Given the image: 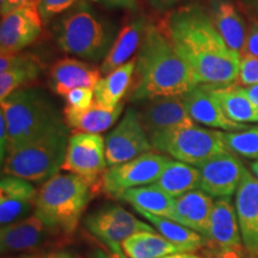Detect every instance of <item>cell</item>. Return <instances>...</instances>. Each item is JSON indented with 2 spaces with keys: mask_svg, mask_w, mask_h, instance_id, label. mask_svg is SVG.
Returning a JSON list of instances; mask_svg holds the SVG:
<instances>
[{
  "mask_svg": "<svg viewBox=\"0 0 258 258\" xmlns=\"http://www.w3.org/2000/svg\"><path fill=\"white\" fill-rule=\"evenodd\" d=\"M243 245L235 206L231 198L215 200L213 205L205 246L209 250L230 249Z\"/></svg>",
  "mask_w": 258,
  "mask_h": 258,
  "instance_id": "obj_17",
  "label": "cell"
},
{
  "mask_svg": "<svg viewBox=\"0 0 258 258\" xmlns=\"http://www.w3.org/2000/svg\"><path fill=\"white\" fill-rule=\"evenodd\" d=\"M150 140L153 150L194 166L228 152L224 143V132L200 127L195 122L170 129Z\"/></svg>",
  "mask_w": 258,
  "mask_h": 258,
  "instance_id": "obj_7",
  "label": "cell"
},
{
  "mask_svg": "<svg viewBox=\"0 0 258 258\" xmlns=\"http://www.w3.org/2000/svg\"><path fill=\"white\" fill-rule=\"evenodd\" d=\"M137 70V57L105 74L96 84L95 103L106 109H114L122 103L127 95Z\"/></svg>",
  "mask_w": 258,
  "mask_h": 258,
  "instance_id": "obj_26",
  "label": "cell"
},
{
  "mask_svg": "<svg viewBox=\"0 0 258 258\" xmlns=\"http://www.w3.org/2000/svg\"><path fill=\"white\" fill-rule=\"evenodd\" d=\"M67 108L77 111H84L91 108L95 103V91L91 88H78L64 96Z\"/></svg>",
  "mask_w": 258,
  "mask_h": 258,
  "instance_id": "obj_33",
  "label": "cell"
},
{
  "mask_svg": "<svg viewBox=\"0 0 258 258\" xmlns=\"http://www.w3.org/2000/svg\"><path fill=\"white\" fill-rule=\"evenodd\" d=\"M234 206L243 244L258 257V179L247 170L235 191Z\"/></svg>",
  "mask_w": 258,
  "mask_h": 258,
  "instance_id": "obj_19",
  "label": "cell"
},
{
  "mask_svg": "<svg viewBox=\"0 0 258 258\" xmlns=\"http://www.w3.org/2000/svg\"><path fill=\"white\" fill-rule=\"evenodd\" d=\"M124 104L121 103L114 109H106L93 103L91 108L84 111H77L64 106L63 117L66 125L73 133L99 134L112 127L122 115Z\"/></svg>",
  "mask_w": 258,
  "mask_h": 258,
  "instance_id": "obj_25",
  "label": "cell"
},
{
  "mask_svg": "<svg viewBox=\"0 0 258 258\" xmlns=\"http://www.w3.org/2000/svg\"><path fill=\"white\" fill-rule=\"evenodd\" d=\"M138 213L143 215L144 219H146L164 238L172 243L186 245V246L192 247L195 251H199L205 246V237L198 232L190 230L169 218L159 217V215H154L143 211H138Z\"/></svg>",
  "mask_w": 258,
  "mask_h": 258,
  "instance_id": "obj_31",
  "label": "cell"
},
{
  "mask_svg": "<svg viewBox=\"0 0 258 258\" xmlns=\"http://www.w3.org/2000/svg\"><path fill=\"white\" fill-rule=\"evenodd\" d=\"M245 95L250 98V101L258 108V84L251 86H240Z\"/></svg>",
  "mask_w": 258,
  "mask_h": 258,
  "instance_id": "obj_43",
  "label": "cell"
},
{
  "mask_svg": "<svg viewBox=\"0 0 258 258\" xmlns=\"http://www.w3.org/2000/svg\"><path fill=\"white\" fill-rule=\"evenodd\" d=\"M254 5H256V10H257V14H258V0H254Z\"/></svg>",
  "mask_w": 258,
  "mask_h": 258,
  "instance_id": "obj_48",
  "label": "cell"
},
{
  "mask_svg": "<svg viewBox=\"0 0 258 258\" xmlns=\"http://www.w3.org/2000/svg\"><path fill=\"white\" fill-rule=\"evenodd\" d=\"M84 226L96 239L106 247L120 252V243L139 232H156L153 226L139 220L117 205H106L90 213L84 220Z\"/></svg>",
  "mask_w": 258,
  "mask_h": 258,
  "instance_id": "obj_10",
  "label": "cell"
},
{
  "mask_svg": "<svg viewBox=\"0 0 258 258\" xmlns=\"http://www.w3.org/2000/svg\"><path fill=\"white\" fill-rule=\"evenodd\" d=\"M156 184L173 199L200 188V170L182 161H171Z\"/></svg>",
  "mask_w": 258,
  "mask_h": 258,
  "instance_id": "obj_30",
  "label": "cell"
},
{
  "mask_svg": "<svg viewBox=\"0 0 258 258\" xmlns=\"http://www.w3.org/2000/svg\"><path fill=\"white\" fill-rule=\"evenodd\" d=\"M102 3L109 9L134 10L138 9V0H102Z\"/></svg>",
  "mask_w": 258,
  "mask_h": 258,
  "instance_id": "obj_40",
  "label": "cell"
},
{
  "mask_svg": "<svg viewBox=\"0 0 258 258\" xmlns=\"http://www.w3.org/2000/svg\"><path fill=\"white\" fill-rule=\"evenodd\" d=\"M209 17L227 46L241 55L247 28L233 0H211Z\"/></svg>",
  "mask_w": 258,
  "mask_h": 258,
  "instance_id": "obj_22",
  "label": "cell"
},
{
  "mask_svg": "<svg viewBox=\"0 0 258 258\" xmlns=\"http://www.w3.org/2000/svg\"><path fill=\"white\" fill-rule=\"evenodd\" d=\"M141 103L138 112L150 139L179 125L194 123L179 96L159 97Z\"/></svg>",
  "mask_w": 258,
  "mask_h": 258,
  "instance_id": "obj_15",
  "label": "cell"
},
{
  "mask_svg": "<svg viewBox=\"0 0 258 258\" xmlns=\"http://www.w3.org/2000/svg\"><path fill=\"white\" fill-rule=\"evenodd\" d=\"M258 84V57L244 56L240 60L237 86H251Z\"/></svg>",
  "mask_w": 258,
  "mask_h": 258,
  "instance_id": "obj_35",
  "label": "cell"
},
{
  "mask_svg": "<svg viewBox=\"0 0 258 258\" xmlns=\"http://www.w3.org/2000/svg\"><path fill=\"white\" fill-rule=\"evenodd\" d=\"M59 47L88 61H103L115 41L116 29L99 16L86 0H80L61 16L55 25Z\"/></svg>",
  "mask_w": 258,
  "mask_h": 258,
  "instance_id": "obj_5",
  "label": "cell"
},
{
  "mask_svg": "<svg viewBox=\"0 0 258 258\" xmlns=\"http://www.w3.org/2000/svg\"><path fill=\"white\" fill-rule=\"evenodd\" d=\"M161 258H203V257L201 254H196L194 252H179V253L169 254V256L161 257Z\"/></svg>",
  "mask_w": 258,
  "mask_h": 258,
  "instance_id": "obj_45",
  "label": "cell"
},
{
  "mask_svg": "<svg viewBox=\"0 0 258 258\" xmlns=\"http://www.w3.org/2000/svg\"><path fill=\"white\" fill-rule=\"evenodd\" d=\"M166 32L199 85L226 88L237 84L241 57L227 46L202 8L188 5L173 11Z\"/></svg>",
  "mask_w": 258,
  "mask_h": 258,
  "instance_id": "obj_1",
  "label": "cell"
},
{
  "mask_svg": "<svg viewBox=\"0 0 258 258\" xmlns=\"http://www.w3.org/2000/svg\"><path fill=\"white\" fill-rule=\"evenodd\" d=\"M97 195L90 183L74 173H56L37 192L34 214L54 233L70 241L84 211Z\"/></svg>",
  "mask_w": 258,
  "mask_h": 258,
  "instance_id": "obj_3",
  "label": "cell"
},
{
  "mask_svg": "<svg viewBox=\"0 0 258 258\" xmlns=\"http://www.w3.org/2000/svg\"><path fill=\"white\" fill-rule=\"evenodd\" d=\"M213 205L214 202L211 196L202 190H192L175 199L169 219L205 237L208 231Z\"/></svg>",
  "mask_w": 258,
  "mask_h": 258,
  "instance_id": "obj_21",
  "label": "cell"
},
{
  "mask_svg": "<svg viewBox=\"0 0 258 258\" xmlns=\"http://www.w3.org/2000/svg\"><path fill=\"white\" fill-rule=\"evenodd\" d=\"M106 169L105 140L101 134L71 135L61 170L83 177L98 194L102 192V177Z\"/></svg>",
  "mask_w": 258,
  "mask_h": 258,
  "instance_id": "obj_9",
  "label": "cell"
},
{
  "mask_svg": "<svg viewBox=\"0 0 258 258\" xmlns=\"http://www.w3.org/2000/svg\"><path fill=\"white\" fill-rule=\"evenodd\" d=\"M146 22L144 18L139 17L128 22L118 35L116 36L114 43L109 49L101 64L102 74H108L122 66V64L132 60L138 48H140L143 37L146 30Z\"/></svg>",
  "mask_w": 258,
  "mask_h": 258,
  "instance_id": "obj_24",
  "label": "cell"
},
{
  "mask_svg": "<svg viewBox=\"0 0 258 258\" xmlns=\"http://www.w3.org/2000/svg\"><path fill=\"white\" fill-rule=\"evenodd\" d=\"M3 258H44V254H41V253H19V254H11V256H5Z\"/></svg>",
  "mask_w": 258,
  "mask_h": 258,
  "instance_id": "obj_46",
  "label": "cell"
},
{
  "mask_svg": "<svg viewBox=\"0 0 258 258\" xmlns=\"http://www.w3.org/2000/svg\"><path fill=\"white\" fill-rule=\"evenodd\" d=\"M132 101L145 102L159 97H182L199 84L167 32L147 24L137 56Z\"/></svg>",
  "mask_w": 258,
  "mask_h": 258,
  "instance_id": "obj_2",
  "label": "cell"
},
{
  "mask_svg": "<svg viewBox=\"0 0 258 258\" xmlns=\"http://www.w3.org/2000/svg\"><path fill=\"white\" fill-rule=\"evenodd\" d=\"M9 150V131L5 116L0 111V161L4 164Z\"/></svg>",
  "mask_w": 258,
  "mask_h": 258,
  "instance_id": "obj_38",
  "label": "cell"
},
{
  "mask_svg": "<svg viewBox=\"0 0 258 258\" xmlns=\"http://www.w3.org/2000/svg\"><path fill=\"white\" fill-rule=\"evenodd\" d=\"M186 111L191 120L206 127L235 132L249 128L247 124L237 123L225 115L211 89L206 85H198L182 96Z\"/></svg>",
  "mask_w": 258,
  "mask_h": 258,
  "instance_id": "obj_18",
  "label": "cell"
},
{
  "mask_svg": "<svg viewBox=\"0 0 258 258\" xmlns=\"http://www.w3.org/2000/svg\"><path fill=\"white\" fill-rule=\"evenodd\" d=\"M70 137L67 129L55 131L30 141L8 154L3 175L42 183L59 173L66 156Z\"/></svg>",
  "mask_w": 258,
  "mask_h": 258,
  "instance_id": "obj_6",
  "label": "cell"
},
{
  "mask_svg": "<svg viewBox=\"0 0 258 258\" xmlns=\"http://www.w3.org/2000/svg\"><path fill=\"white\" fill-rule=\"evenodd\" d=\"M120 199L129 203L137 212L143 211L165 218L170 217L175 203V199L156 183L129 189L122 194Z\"/></svg>",
  "mask_w": 258,
  "mask_h": 258,
  "instance_id": "obj_28",
  "label": "cell"
},
{
  "mask_svg": "<svg viewBox=\"0 0 258 258\" xmlns=\"http://www.w3.org/2000/svg\"><path fill=\"white\" fill-rule=\"evenodd\" d=\"M102 78L101 69L77 59H61L51 66L49 86L51 91L59 96H66L78 88L95 89Z\"/></svg>",
  "mask_w": 258,
  "mask_h": 258,
  "instance_id": "obj_20",
  "label": "cell"
},
{
  "mask_svg": "<svg viewBox=\"0 0 258 258\" xmlns=\"http://www.w3.org/2000/svg\"><path fill=\"white\" fill-rule=\"evenodd\" d=\"M40 0H0V12L4 16L10 11L27 5H38Z\"/></svg>",
  "mask_w": 258,
  "mask_h": 258,
  "instance_id": "obj_39",
  "label": "cell"
},
{
  "mask_svg": "<svg viewBox=\"0 0 258 258\" xmlns=\"http://www.w3.org/2000/svg\"><path fill=\"white\" fill-rule=\"evenodd\" d=\"M209 89L230 120L244 124L258 122V108L245 95L240 86Z\"/></svg>",
  "mask_w": 258,
  "mask_h": 258,
  "instance_id": "obj_29",
  "label": "cell"
},
{
  "mask_svg": "<svg viewBox=\"0 0 258 258\" xmlns=\"http://www.w3.org/2000/svg\"><path fill=\"white\" fill-rule=\"evenodd\" d=\"M41 63L31 54H15L0 57V101L22 89L25 84L36 80Z\"/></svg>",
  "mask_w": 258,
  "mask_h": 258,
  "instance_id": "obj_23",
  "label": "cell"
},
{
  "mask_svg": "<svg viewBox=\"0 0 258 258\" xmlns=\"http://www.w3.org/2000/svg\"><path fill=\"white\" fill-rule=\"evenodd\" d=\"M129 258H161L179 252H195L192 247L172 243L156 232H139L121 243Z\"/></svg>",
  "mask_w": 258,
  "mask_h": 258,
  "instance_id": "obj_27",
  "label": "cell"
},
{
  "mask_svg": "<svg viewBox=\"0 0 258 258\" xmlns=\"http://www.w3.org/2000/svg\"><path fill=\"white\" fill-rule=\"evenodd\" d=\"M241 57L252 56L258 57V21L252 19L247 28L246 41H245L244 49L241 51Z\"/></svg>",
  "mask_w": 258,
  "mask_h": 258,
  "instance_id": "obj_37",
  "label": "cell"
},
{
  "mask_svg": "<svg viewBox=\"0 0 258 258\" xmlns=\"http://www.w3.org/2000/svg\"><path fill=\"white\" fill-rule=\"evenodd\" d=\"M199 252L203 258H258L253 253H251L245 247L244 244L240 245V246L222 250H209L202 247V249L199 250Z\"/></svg>",
  "mask_w": 258,
  "mask_h": 258,
  "instance_id": "obj_36",
  "label": "cell"
},
{
  "mask_svg": "<svg viewBox=\"0 0 258 258\" xmlns=\"http://www.w3.org/2000/svg\"><path fill=\"white\" fill-rule=\"evenodd\" d=\"M37 190L27 179L3 175L0 179V222L14 224L30 217L35 211Z\"/></svg>",
  "mask_w": 258,
  "mask_h": 258,
  "instance_id": "obj_16",
  "label": "cell"
},
{
  "mask_svg": "<svg viewBox=\"0 0 258 258\" xmlns=\"http://www.w3.org/2000/svg\"><path fill=\"white\" fill-rule=\"evenodd\" d=\"M66 240L54 233L36 215L3 226L0 231V249L3 256L19 253H40L44 247Z\"/></svg>",
  "mask_w": 258,
  "mask_h": 258,
  "instance_id": "obj_12",
  "label": "cell"
},
{
  "mask_svg": "<svg viewBox=\"0 0 258 258\" xmlns=\"http://www.w3.org/2000/svg\"><path fill=\"white\" fill-rule=\"evenodd\" d=\"M251 171H252L254 177L258 179V159L251 164Z\"/></svg>",
  "mask_w": 258,
  "mask_h": 258,
  "instance_id": "obj_47",
  "label": "cell"
},
{
  "mask_svg": "<svg viewBox=\"0 0 258 258\" xmlns=\"http://www.w3.org/2000/svg\"><path fill=\"white\" fill-rule=\"evenodd\" d=\"M224 143L226 150L235 156L258 159V127L224 132Z\"/></svg>",
  "mask_w": 258,
  "mask_h": 258,
  "instance_id": "obj_32",
  "label": "cell"
},
{
  "mask_svg": "<svg viewBox=\"0 0 258 258\" xmlns=\"http://www.w3.org/2000/svg\"><path fill=\"white\" fill-rule=\"evenodd\" d=\"M79 2L80 0H40L38 11L43 22L47 23L56 16L69 11Z\"/></svg>",
  "mask_w": 258,
  "mask_h": 258,
  "instance_id": "obj_34",
  "label": "cell"
},
{
  "mask_svg": "<svg viewBox=\"0 0 258 258\" xmlns=\"http://www.w3.org/2000/svg\"><path fill=\"white\" fill-rule=\"evenodd\" d=\"M2 112L8 123V154L48 133L69 128L57 106L38 89L11 93L2 101Z\"/></svg>",
  "mask_w": 258,
  "mask_h": 258,
  "instance_id": "obj_4",
  "label": "cell"
},
{
  "mask_svg": "<svg viewBox=\"0 0 258 258\" xmlns=\"http://www.w3.org/2000/svg\"><path fill=\"white\" fill-rule=\"evenodd\" d=\"M150 137L141 123L139 112L133 106L105 138V156L108 166L125 163L145 153L152 152Z\"/></svg>",
  "mask_w": 258,
  "mask_h": 258,
  "instance_id": "obj_11",
  "label": "cell"
},
{
  "mask_svg": "<svg viewBox=\"0 0 258 258\" xmlns=\"http://www.w3.org/2000/svg\"><path fill=\"white\" fill-rule=\"evenodd\" d=\"M172 161L164 154L148 152L118 165L106 169L102 177V192L108 198L120 199L129 189L156 183Z\"/></svg>",
  "mask_w": 258,
  "mask_h": 258,
  "instance_id": "obj_8",
  "label": "cell"
},
{
  "mask_svg": "<svg viewBox=\"0 0 258 258\" xmlns=\"http://www.w3.org/2000/svg\"><path fill=\"white\" fill-rule=\"evenodd\" d=\"M43 19L38 5L22 6L2 16L0 23V53L15 55L34 43L40 36Z\"/></svg>",
  "mask_w": 258,
  "mask_h": 258,
  "instance_id": "obj_13",
  "label": "cell"
},
{
  "mask_svg": "<svg viewBox=\"0 0 258 258\" xmlns=\"http://www.w3.org/2000/svg\"><path fill=\"white\" fill-rule=\"evenodd\" d=\"M179 2L180 0H147L148 4L159 12H165L167 10L175 8Z\"/></svg>",
  "mask_w": 258,
  "mask_h": 258,
  "instance_id": "obj_42",
  "label": "cell"
},
{
  "mask_svg": "<svg viewBox=\"0 0 258 258\" xmlns=\"http://www.w3.org/2000/svg\"><path fill=\"white\" fill-rule=\"evenodd\" d=\"M128 256L123 251L120 252H115L105 246V249L102 247H95L91 252V258H127Z\"/></svg>",
  "mask_w": 258,
  "mask_h": 258,
  "instance_id": "obj_41",
  "label": "cell"
},
{
  "mask_svg": "<svg viewBox=\"0 0 258 258\" xmlns=\"http://www.w3.org/2000/svg\"><path fill=\"white\" fill-rule=\"evenodd\" d=\"M198 167L200 189L213 199L231 198L246 172L241 160L231 152L218 154Z\"/></svg>",
  "mask_w": 258,
  "mask_h": 258,
  "instance_id": "obj_14",
  "label": "cell"
},
{
  "mask_svg": "<svg viewBox=\"0 0 258 258\" xmlns=\"http://www.w3.org/2000/svg\"><path fill=\"white\" fill-rule=\"evenodd\" d=\"M44 258H73L72 254L63 250H53L47 254H44Z\"/></svg>",
  "mask_w": 258,
  "mask_h": 258,
  "instance_id": "obj_44",
  "label": "cell"
}]
</instances>
